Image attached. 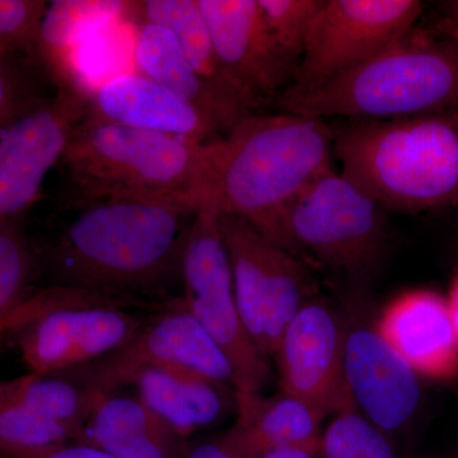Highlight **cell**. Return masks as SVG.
<instances>
[{
    "label": "cell",
    "instance_id": "1",
    "mask_svg": "<svg viewBox=\"0 0 458 458\" xmlns=\"http://www.w3.org/2000/svg\"><path fill=\"white\" fill-rule=\"evenodd\" d=\"M75 214L38 250L47 286L78 289L161 311L180 301L197 208L176 200L114 199Z\"/></svg>",
    "mask_w": 458,
    "mask_h": 458
},
{
    "label": "cell",
    "instance_id": "2",
    "mask_svg": "<svg viewBox=\"0 0 458 458\" xmlns=\"http://www.w3.org/2000/svg\"><path fill=\"white\" fill-rule=\"evenodd\" d=\"M334 141L327 120L283 111L250 114L212 141L203 205L265 236L286 205L334 167Z\"/></svg>",
    "mask_w": 458,
    "mask_h": 458
},
{
    "label": "cell",
    "instance_id": "3",
    "mask_svg": "<svg viewBox=\"0 0 458 458\" xmlns=\"http://www.w3.org/2000/svg\"><path fill=\"white\" fill-rule=\"evenodd\" d=\"M340 172L387 212L458 205V111L349 120L335 129Z\"/></svg>",
    "mask_w": 458,
    "mask_h": 458
},
{
    "label": "cell",
    "instance_id": "4",
    "mask_svg": "<svg viewBox=\"0 0 458 458\" xmlns=\"http://www.w3.org/2000/svg\"><path fill=\"white\" fill-rule=\"evenodd\" d=\"M213 140L141 131L89 114L60 161L69 204L143 199L183 201L200 209Z\"/></svg>",
    "mask_w": 458,
    "mask_h": 458
},
{
    "label": "cell",
    "instance_id": "5",
    "mask_svg": "<svg viewBox=\"0 0 458 458\" xmlns=\"http://www.w3.org/2000/svg\"><path fill=\"white\" fill-rule=\"evenodd\" d=\"M276 106L312 119L377 122L458 111V44L411 30L372 59L316 89L286 90Z\"/></svg>",
    "mask_w": 458,
    "mask_h": 458
},
{
    "label": "cell",
    "instance_id": "6",
    "mask_svg": "<svg viewBox=\"0 0 458 458\" xmlns=\"http://www.w3.org/2000/svg\"><path fill=\"white\" fill-rule=\"evenodd\" d=\"M264 237L303 262L363 276L387 252V210L333 167L286 205Z\"/></svg>",
    "mask_w": 458,
    "mask_h": 458
},
{
    "label": "cell",
    "instance_id": "7",
    "mask_svg": "<svg viewBox=\"0 0 458 458\" xmlns=\"http://www.w3.org/2000/svg\"><path fill=\"white\" fill-rule=\"evenodd\" d=\"M156 312L106 295L45 286L21 306L13 331L30 373L55 376L122 348Z\"/></svg>",
    "mask_w": 458,
    "mask_h": 458
},
{
    "label": "cell",
    "instance_id": "8",
    "mask_svg": "<svg viewBox=\"0 0 458 458\" xmlns=\"http://www.w3.org/2000/svg\"><path fill=\"white\" fill-rule=\"evenodd\" d=\"M219 216L209 204L195 216L183 255L180 300L231 361L234 391L258 394L269 378V358L259 351L238 311Z\"/></svg>",
    "mask_w": 458,
    "mask_h": 458
},
{
    "label": "cell",
    "instance_id": "9",
    "mask_svg": "<svg viewBox=\"0 0 458 458\" xmlns=\"http://www.w3.org/2000/svg\"><path fill=\"white\" fill-rule=\"evenodd\" d=\"M191 370L234 390L233 367L181 300L156 312L131 342L105 357L59 373L99 397L132 385L147 369Z\"/></svg>",
    "mask_w": 458,
    "mask_h": 458
},
{
    "label": "cell",
    "instance_id": "10",
    "mask_svg": "<svg viewBox=\"0 0 458 458\" xmlns=\"http://www.w3.org/2000/svg\"><path fill=\"white\" fill-rule=\"evenodd\" d=\"M423 8L418 0H324L286 90L316 89L372 59L414 30Z\"/></svg>",
    "mask_w": 458,
    "mask_h": 458
},
{
    "label": "cell",
    "instance_id": "11",
    "mask_svg": "<svg viewBox=\"0 0 458 458\" xmlns=\"http://www.w3.org/2000/svg\"><path fill=\"white\" fill-rule=\"evenodd\" d=\"M89 99L57 89L0 134V223L18 218L41 198L45 180L60 164Z\"/></svg>",
    "mask_w": 458,
    "mask_h": 458
},
{
    "label": "cell",
    "instance_id": "12",
    "mask_svg": "<svg viewBox=\"0 0 458 458\" xmlns=\"http://www.w3.org/2000/svg\"><path fill=\"white\" fill-rule=\"evenodd\" d=\"M223 68L255 114L276 104L297 65L279 49L258 0H198Z\"/></svg>",
    "mask_w": 458,
    "mask_h": 458
},
{
    "label": "cell",
    "instance_id": "13",
    "mask_svg": "<svg viewBox=\"0 0 458 458\" xmlns=\"http://www.w3.org/2000/svg\"><path fill=\"white\" fill-rule=\"evenodd\" d=\"M345 334L330 307L307 301L274 354L282 393L304 401L325 417L355 410L344 379Z\"/></svg>",
    "mask_w": 458,
    "mask_h": 458
},
{
    "label": "cell",
    "instance_id": "14",
    "mask_svg": "<svg viewBox=\"0 0 458 458\" xmlns=\"http://www.w3.org/2000/svg\"><path fill=\"white\" fill-rule=\"evenodd\" d=\"M344 379L355 410L386 436L408 426L420 405L419 376L376 328L345 334Z\"/></svg>",
    "mask_w": 458,
    "mask_h": 458
},
{
    "label": "cell",
    "instance_id": "15",
    "mask_svg": "<svg viewBox=\"0 0 458 458\" xmlns=\"http://www.w3.org/2000/svg\"><path fill=\"white\" fill-rule=\"evenodd\" d=\"M376 331L415 370L437 381L458 377V339L447 301L432 291H410L386 306Z\"/></svg>",
    "mask_w": 458,
    "mask_h": 458
},
{
    "label": "cell",
    "instance_id": "16",
    "mask_svg": "<svg viewBox=\"0 0 458 458\" xmlns=\"http://www.w3.org/2000/svg\"><path fill=\"white\" fill-rule=\"evenodd\" d=\"M87 99L89 114L106 122L197 141L219 138L197 108L140 72L107 78Z\"/></svg>",
    "mask_w": 458,
    "mask_h": 458
},
{
    "label": "cell",
    "instance_id": "17",
    "mask_svg": "<svg viewBox=\"0 0 458 458\" xmlns=\"http://www.w3.org/2000/svg\"><path fill=\"white\" fill-rule=\"evenodd\" d=\"M183 439L140 396L113 394L98 401L77 442L114 458H181Z\"/></svg>",
    "mask_w": 458,
    "mask_h": 458
},
{
    "label": "cell",
    "instance_id": "18",
    "mask_svg": "<svg viewBox=\"0 0 458 458\" xmlns=\"http://www.w3.org/2000/svg\"><path fill=\"white\" fill-rule=\"evenodd\" d=\"M129 16L165 26L174 33L190 65L218 99L233 125L255 114L223 68L198 0L131 2Z\"/></svg>",
    "mask_w": 458,
    "mask_h": 458
},
{
    "label": "cell",
    "instance_id": "19",
    "mask_svg": "<svg viewBox=\"0 0 458 458\" xmlns=\"http://www.w3.org/2000/svg\"><path fill=\"white\" fill-rule=\"evenodd\" d=\"M234 403L236 424L221 442L238 458H254L276 445H318L321 439L325 415L291 394L264 397L234 391Z\"/></svg>",
    "mask_w": 458,
    "mask_h": 458
},
{
    "label": "cell",
    "instance_id": "20",
    "mask_svg": "<svg viewBox=\"0 0 458 458\" xmlns=\"http://www.w3.org/2000/svg\"><path fill=\"white\" fill-rule=\"evenodd\" d=\"M125 18H129V2L56 0L49 3L38 33V60L56 89L78 90L74 78L75 53L93 33Z\"/></svg>",
    "mask_w": 458,
    "mask_h": 458
},
{
    "label": "cell",
    "instance_id": "21",
    "mask_svg": "<svg viewBox=\"0 0 458 458\" xmlns=\"http://www.w3.org/2000/svg\"><path fill=\"white\" fill-rule=\"evenodd\" d=\"M132 57L140 74L197 108L219 137L233 128L225 108L195 73L179 41L165 26L135 21Z\"/></svg>",
    "mask_w": 458,
    "mask_h": 458
},
{
    "label": "cell",
    "instance_id": "22",
    "mask_svg": "<svg viewBox=\"0 0 458 458\" xmlns=\"http://www.w3.org/2000/svg\"><path fill=\"white\" fill-rule=\"evenodd\" d=\"M138 396L183 438L212 426L225 414V390L219 384L191 370L147 369L132 382Z\"/></svg>",
    "mask_w": 458,
    "mask_h": 458
},
{
    "label": "cell",
    "instance_id": "23",
    "mask_svg": "<svg viewBox=\"0 0 458 458\" xmlns=\"http://www.w3.org/2000/svg\"><path fill=\"white\" fill-rule=\"evenodd\" d=\"M219 225L231 262L238 311L259 351L267 357L264 322L274 243L237 216H219Z\"/></svg>",
    "mask_w": 458,
    "mask_h": 458
},
{
    "label": "cell",
    "instance_id": "24",
    "mask_svg": "<svg viewBox=\"0 0 458 458\" xmlns=\"http://www.w3.org/2000/svg\"><path fill=\"white\" fill-rule=\"evenodd\" d=\"M12 399L41 417L59 424L78 441L84 426L102 397L59 376L29 375L0 381Z\"/></svg>",
    "mask_w": 458,
    "mask_h": 458
},
{
    "label": "cell",
    "instance_id": "25",
    "mask_svg": "<svg viewBox=\"0 0 458 458\" xmlns=\"http://www.w3.org/2000/svg\"><path fill=\"white\" fill-rule=\"evenodd\" d=\"M38 271V247L21 216L0 223V339L11 333L18 310L31 297Z\"/></svg>",
    "mask_w": 458,
    "mask_h": 458
},
{
    "label": "cell",
    "instance_id": "26",
    "mask_svg": "<svg viewBox=\"0 0 458 458\" xmlns=\"http://www.w3.org/2000/svg\"><path fill=\"white\" fill-rule=\"evenodd\" d=\"M73 441L65 428L12 399L0 387V458H44Z\"/></svg>",
    "mask_w": 458,
    "mask_h": 458
},
{
    "label": "cell",
    "instance_id": "27",
    "mask_svg": "<svg viewBox=\"0 0 458 458\" xmlns=\"http://www.w3.org/2000/svg\"><path fill=\"white\" fill-rule=\"evenodd\" d=\"M322 458H397L393 443L360 412L344 411L328 424L319 439Z\"/></svg>",
    "mask_w": 458,
    "mask_h": 458
},
{
    "label": "cell",
    "instance_id": "28",
    "mask_svg": "<svg viewBox=\"0 0 458 458\" xmlns=\"http://www.w3.org/2000/svg\"><path fill=\"white\" fill-rule=\"evenodd\" d=\"M267 30L279 49L300 64L316 14L324 0H258Z\"/></svg>",
    "mask_w": 458,
    "mask_h": 458
},
{
    "label": "cell",
    "instance_id": "29",
    "mask_svg": "<svg viewBox=\"0 0 458 458\" xmlns=\"http://www.w3.org/2000/svg\"><path fill=\"white\" fill-rule=\"evenodd\" d=\"M49 3L0 0V56L38 59V33Z\"/></svg>",
    "mask_w": 458,
    "mask_h": 458
},
{
    "label": "cell",
    "instance_id": "30",
    "mask_svg": "<svg viewBox=\"0 0 458 458\" xmlns=\"http://www.w3.org/2000/svg\"><path fill=\"white\" fill-rule=\"evenodd\" d=\"M41 99L17 57L0 56V134Z\"/></svg>",
    "mask_w": 458,
    "mask_h": 458
},
{
    "label": "cell",
    "instance_id": "31",
    "mask_svg": "<svg viewBox=\"0 0 458 458\" xmlns=\"http://www.w3.org/2000/svg\"><path fill=\"white\" fill-rule=\"evenodd\" d=\"M319 456L318 445H284L267 448L254 458H316Z\"/></svg>",
    "mask_w": 458,
    "mask_h": 458
},
{
    "label": "cell",
    "instance_id": "32",
    "mask_svg": "<svg viewBox=\"0 0 458 458\" xmlns=\"http://www.w3.org/2000/svg\"><path fill=\"white\" fill-rule=\"evenodd\" d=\"M44 458H114L93 445H83V443L75 442L74 445H63L57 450L51 452Z\"/></svg>",
    "mask_w": 458,
    "mask_h": 458
},
{
    "label": "cell",
    "instance_id": "33",
    "mask_svg": "<svg viewBox=\"0 0 458 458\" xmlns=\"http://www.w3.org/2000/svg\"><path fill=\"white\" fill-rule=\"evenodd\" d=\"M437 29L442 33L443 38H450L458 44V0H452L443 5L442 17Z\"/></svg>",
    "mask_w": 458,
    "mask_h": 458
},
{
    "label": "cell",
    "instance_id": "34",
    "mask_svg": "<svg viewBox=\"0 0 458 458\" xmlns=\"http://www.w3.org/2000/svg\"><path fill=\"white\" fill-rule=\"evenodd\" d=\"M186 458H238L221 441L201 443L188 452Z\"/></svg>",
    "mask_w": 458,
    "mask_h": 458
},
{
    "label": "cell",
    "instance_id": "35",
    "mask_svg": "<svg viewBox=\"0 0 458 458\" xmlns=\"http://www.w3.org/2000/svg\"><path fill=\"white\" fill-rule=\"evenodd\" d=\"M445 301H447L448 311H450L452 324L458 339V274L452 282L450 294Z\"/></svg>",
    "mask_w": 458,
    "mask_h": 458
},
{
    "label": "cell",
    "instance_id": "36",
    "mask_svg": "<svg viewBox=\"0 0 458 458\" xmlns=\"http://www.w3.org/2000/svg\"><path fill=\"white\" fill-rule=\"evenodd\" d=\"M452 458H458V456H456V457H452Z\"/></svg>",
    "mask_w": 458,
    "mask_h": 458
}]
</instances>
